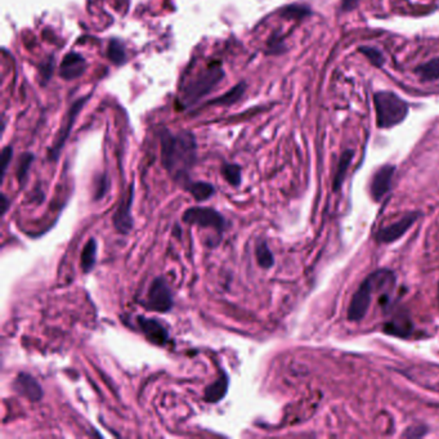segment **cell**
<instances>
[{
  "label": "cell",
  "instance_id": "cell-1",
  "mask_svg": "<svg viewBox=\"0 0 439 439\" xmlns=\"http://www.w3.org/2000/svg\"><path fill=\"white\" fill-rule=\"evenodd\" d=\"M163 163L175 179L188 183L187 173L196 160V145L191 136L179 134L163 137Z\"/></svg>",
  "mask_w": 439,
  "mask_h": 439
},
{
  "label": "cell",
  "instance_id": "cell-2",
  "mask_svg": "<svg viewBox=\"0 0 439 439\" xmlns=\"http://www.w3.org/2000/svg\"><path fill=\"white\" fill-rule=\"evenodd\" d=\"M393 283V274L386 269L377 271L368 276L352 298L348 310V319L350 321L362 320L370 308L374 294L382 292Z\"/></svg>",
  "mask_w": 439,
  "mask_h": 439
},
{
  "label": "cell",
  "instance_id": "cell-3",
  "mask_svg": "<svg viewBox=\"0 0 439 439\" xmlns=\"http://www.w3.org/2000/svg\"><path fill=\"white\" fill-rule=\"evenodd\" d=\"M375 110L377 125L392 128L406 119L409 106L394 93L379 92L375 94Z\"/></svg>",
  "mask_w": 439,
  "mask_h": 439
},
{
  "label": "cell",
  "instance_id": "cell-4",
  "mask_svg": "<svg viewBox=\"0 0 439 439\" xmlns=\"http://www.w3.org/2000/svg\"><path fill=\"white\" fill-rule=\"evenodd\" d=\"M223 70L220 67V64L217 62L211 64L208 69L201 70L200 73L191 80V84H188L186 87L184 91V98L190 100V101H197L199 98H201L204 94L209 92L213 89V87L220 82L223 78Z\"/></svg>",
  "mask_w": 439,
  "mask_h": 439
},
{
  "label": "cell",
  "instance_id": "cell-5",
  "mask_svg": "<svg viewBox=\"0 0 439 439\" xmlns=\"http://www.w3.org/2000/svg\"><path fill=\"white\" fill-rule=\"evenodd\" d=\"M183 222L188 224H196L202 229H215L220 235L227 227V222L220 211L211 208H191L184 211Z\"/></svg>",
  "mask_w": 439,
  "mask_h": 439
},
{
  "label": "cell",
  "instance_id": "cell-6",
  "mask_svg": "<svg viewBox=\"0 0 439 439\" xmlns=\"http://www.w3.org/2000/svg\"><path fill=\"white\" fill-rule=\"evenodd\" d=\"M173 294L163 277H157L150 286L147 294L146 308L150 311L166 313L173 308Z\"/></svg>",
  "mask_w": 439,
  "mask_h": 439
},
{
  "label": "cell",
  "instance_id": "cell-7",
  "mask_svg": "<svg viewBox=\"0 0 439 439\" xmlns=\"http://www.w3.org/2000/svg\"><path fill=\"white\" fill-rule=\"evenodd\" d=\"M133 196H134V187L130 186L125 193L123 201L120 204L118 210L114 215V224L116 229L121 233H129L133 229V217H132V205H133Z\"/></svg>",
  "mask_w": 439,
  "mask_h": 439
},
{
  "label": "cell",
  "instance_id": "cell-8",
  "mask_svg": "<svg viewBox=\"0 0 439 439\" xmlns=\"http://www.w3.org/2000/svg\"><path fill=\"white\" fill-rule=\"evenodd\" d=\"M418 218H419V214H416V213L407 214L406 217H403L402 220L395 222V223L388 226V227H385L384 229H382L379 232V235H377V241L385 242V244H391L395 240L402 238L403 235L409 229H411Z\"/></svg>",
  "mask_w": 439,
  "mask_h": 439
},
{
  "label": "cell",
  "instance_id": "cell-9",
  "mask_svg": "<svg viewBox=\"0 0 439 439\" xmlns=\"http://www.w3.org/2000/svg\"><path fill=\"white\" fill-rule=\"evenodd\" d=\"M138 326L145 334L147 340L151 341L152 344L164 347L165 344L169 341V332L164 326L154 319H146V317H138Z\"/></svg>",
  "mask_w": 439,
  "mask_h": 439
},
{
  "label": "cell",
  "instance_id": "cell-10",
  "mask_svg": "<svg viewBox=\"0 0 439 439\" xmlns=\"http://www.w3.org/2000/svg\"><path fill=\"white\" fill-rule=\"evenodd\" d=\"M13 388L17 393L28 398V401H31V402H39L44 395L43 389L37 383V379L28 375L26 373H21L17 375L15 383H13Z\"/></svg>",
  "mask_w": 439,
  "mask_h": 439
},
{
  "label": "cell",
  "instance_id": "cell-11",
  "mask_svg": "<svg viewBox=\"0 0 439 439\" xmlns=\"http://www.w3.org/2000/svg\"><path fill=\"white\" fill-rule=\"evenodd\" d=\"M394 170L395 169L392 165H385L376 172L373 183H371V193H373V197L375 200L383 199L385 195L389 192L391 186H392V179H393Z\"/></svg>",
  "mask_w": 439,
  "mask_h": 439
},
{
  "label": "cell",
  "instance_id": "cell-12",
  "mask_svg": "<svg viewBox=\"0 0 439 439\" xmlns=\"http://www.w3.org/2000/svg\"><path fill=\"white\" fill-rule=\"evenodd\" d=\"M229 391V376L222 373L220 379L209 385L205 391V401L209 403H217L224 398Z\"/></svg>",
  "mask_w": 439,
  "mask_h": 439
},
{
  "label": "cell",
  "instance_id": "cell-13",
  "mask_svg": "<svg viewBox=\"0 0 439 439\" xmlns=\"http://www.w3.org/2000/svg\"><path fill=\"white\" fill-rule=\"evenodd\" d=\"M184 187L192 195L196 201L209 200L215 193V188L213 187V184L206 183V182H188L184 184Z\"/></svg>",
  "mask_w": 439,
  "mask_h": 439
},
{
  "label": "cell",
  "instance_id": "cell-14",
  "mask_svg": "<svg viewBox=\"0 0 439 439\" xmlns=\"http://www.w3.org/2000/svg\"><path fill=\"white\" fill-rule=\"evenodd\" d=\"M97 262V241L94 238H91L85 247L82 249V269L85 274H89L92 271Z\"/></svg>",
  "mask_w": 439,
  "mask_h": 439
},
{
  "label": "cell",
  "instance_id": "cell-15",
  "mask_svg": "<svg viewBox=\"0 0 439 439\" xmlns=\"http://www.w3.org/2000/svg\"><path fill=\"white\" fill-rule=\"evenodd\" d=\"M82 64L84 61L80 55H73V53L67 55L62 64V75L67 79L80 75L82 71Z\"/></svg>",
  "mask_w": 439,
  "mask_h": 439
},
{
  "label": "cell",
  "instance_id": "cell-16",
  "mask_svg": "<svg viewBox=\"0 0 439 439\" xmlns=\"http://www.w3.org/2000/svg\"><path fill=\"white\" fill-rule=\"evenodd\" d=\"M352 157H353V152L349 150L346 151L340 161H339L338 169H337V173H335V178H334V190L338 191L339 188L341 187V184L344 182V178H346V174H347L348 166L352 161Z\"/></svg>",
  "mask_w": 439,
  "mask_h": 439
},
{
  "label": "cell",
  "instance_id": "cell-17",
  "mask_svg": "<svg viewBox=\"0 0 439 439\" xmlns=\"http://www.w3.org/2000/svg\"><path fill=\"white\" fill-rule=\"evenodd\" d=\"M416 73L422 80H428V82L437 80L439 79V58H434L429 62L418 67Z\"/></svg>",
  "mask_w": 439,
  "mask_h": 439
},
{
  "label": "cell",
  "instance_id": "cell-18",
  "mask_svg": "<svg viewBox=\"0 0 439 439\" xmlns=\"http://www.w3.org/2000/svg\"><path fill=\"white\" fill-rule=\"evenodd\" d=\"M256 260H258L259 266L265 268V269L271 268L275 263L274 254H272V251L269 250V247H268L265 241H262V242H259L256 245Z\"/></svg>",
  "mask_w": 439,
  "mask_h": 439
},
{
  "label": "cell",
  "instance_id": "cell-19",
  "mask_svg": "<svg viewBox=\"0 0 439 439\" xmlns=\"http://www.w3.org/2000/svg\"><path fill=\"white\" fill-rule=\"evenodd\" d=\"M222 173L231 186L238 187L241 184V169L238 165H224Z\"/></svg>",
  "mask_w": 439,
  "mask_h": 439
},
{
  "label": "cell",
  "instance_id": "cell-20",
  "mask_svg": "<svg viewBox=\"0 0 439 439\" xmlns=\"http://www.w3.org/2000/svg\"><path fill=\"white\" fill-rule=\"evenodd\" d=\"M361 52H364V55H366L367 58H368V61L371 62L373 64H375L377 67H380L383 62H384V57L383 55L375 49V48H368V46H364V48H361L359 49Z\"/></svg>",
  "mask_w": 439,
  "mask_h": 439
},
{
  "label": "cell",
  "instance_id": "cell-21",
  "mask_svg": "<svg viewBox=\"0 0 439 439\" xmlns=\"http://www.w3.org/2000/svg\"><path fill=\"white\" fill-rule=\"evenodd\" d=\"M31 161H33V155H26L22 157V160H21V164H19V183H22V186L25 184V181H26V177H28V168H30V165H31Z\"/></svg>",
  "mask_w": 439,
  "mask_h": 439
},
{
  "label": "cell",
  "instance_id": "cell-22",
  "mask_svg": "<svg viewBox=\"0 0 439 439\" xmlns=\"http://www.w3.org/2000/svg\"><path fill=\"white\" fill-rule=\"evenodd\" d=\"M10 157H12V148L7 147V148H4L3 155H1V160H3V177L7 173V168H8V164H10Z\"/></svg>",
  "mask_w": 439,
  "mask_h": 439
},
{
  "label": "cell",
  "instance_id": "cell-23",
  "mask_svg": "<svg viewBox=\"0 0 439 439\" xmlns=\"http://www.w3.org/2000/svg\"><path fill=\"white\" fill-rule=\"evenodd\" d=\"M10 200H8V197L3 193L1 195V205H3V208H1V215L4 217L6 215V213L8 211V206H10Z\"/></svg>",
  "mask_w": 439,
  "mask_h": 439
},
{
  "label": "cell",
  "instance_id": "cell-24",
  "mask_svg": "<svg viewBox=\"0 0 439 439\" xmlns=\"http://www.w3.org/2000/svg\"><path fill=\"white\" fill-rule=\"evenodd\" d=\"M358 1L359 0H343V8L347 10H353L357 6Z\"/></svg>",
  "mask_w": 439,
  "mask_h": 439
},
{
  "label": "cell",
  "instance_id": "cell-25",
  "mask_svg": "<svg viewBox=\"0 0 439 439\" xmlns=\"http://www.w3.org/2000/svg\"><path fill=\"white\" fill-rule=\"evenodd\" d=\"M438 298H439V295H438Z\"/></svg>",
  "mask_w": 439,
  "mask_h": 439
}]
</instances>
